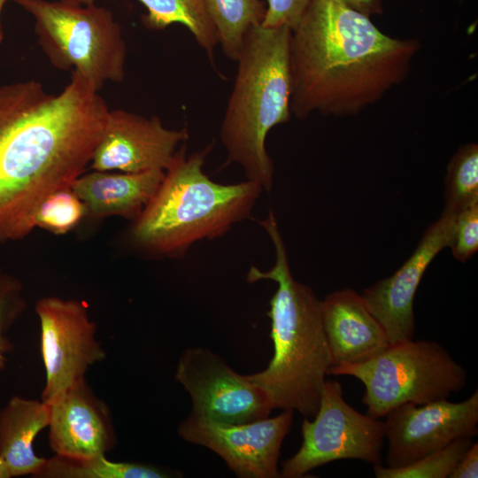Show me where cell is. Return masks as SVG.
<instances>
[{
  "instance_id": "1",
  "label": "cell",
  "mask_w": 478,
  "mask_h": 478,
  "mask_svg": "<svg viewBox=\"0 0 478 478\" xmlns=\"http://www.w3.org/2000/svg\"><path fill=\"white\" fill-rule=\"evenodd\" d=\"M109 112L74 71L57 95L34 80L0 85V242L29 234L41 204L83 173Z\"/></svg>"
},
{
  "instance_id": "2",
  "label": "cell",
  "mask_w": 478,
  "mask_h": 478,
  "mask_svg": "<svg viewBox=\"0 0 478 478\" xmlns=\"http://www.w3.org/2000/svg\"><path fill=\"white\" fill-rule=\"evenodd\" d=\"M419 49L339 2L311 0L291 30V114L361 112L405 81Z\"/></svg>"
},
{
  "instance_id": "3",
  "label": "cell",
  "mask_w": 478,
  "mask_h": 478,
  "mask_svg": "<svg viewBox=\"0 0 478 478\" xmlns=\"http://www.w3.org/2000/svg\"><path fill=\"white\" fill-rule=\"evenodd\" d=\"M258 223L272 241L275 262L266 272L251 266L246 280L249 283L262 280L277 283L266 313L271 320L274 351L264 370L247 376L266 392L274 409L313 418L332 366L321 300L309 286L293 277L274 212Z\"/></svg>"
},
{
  "instance_id": "4",
  "label": "cell",
  "mask_w": 478,
  "mask_h": 478,
  "mask_svg": "<svg viewBox=\"0 0 478 478\" xmlns=\"http://www.w3.org/2000/svg\"><path fill=\"white\" fill-rule=\"evenodd\" d=\"M212 145L189 156L183 143L158 189L133 220L130 238L144 252L181 258L202 240L224 235L248 219L264 190L245 180L220 184L204 173L203 166Z\"/></svg>"
},
{
  "instance_id": "5",
  "label": "cell",
  "mask_w": 478,
  "mask_h": 478,
  "mask_svg": "<svg viewBox=\"0 0 478 478\" xmlns=\"http://www.w3.org/2000/svg\"><path fill=\"white\" fill-rule=\"evenodd\" d=\"M288 27H251L236 62L237 71L220 127L227 164L239 165L247 180L270 192L274 161L266 148L269 131L290 120L291 78Z\"/></svg>"
},
{
  "instance_id": "6",
  "label": "cell",
  "mask_w": 478,
  "mask_h": 478,
  "mask_svg": "<svg viewBox=\"0 0 478 478\" xmlns=\"http://www.w3.org/2000/svg\"><path fill=\"white\" fill-rule=\"evenodd\" d=\"M329 374L358 379L366 389L361 401L374 419L404 404L448 399L467 383L464 366L439 343L425 339L389 343L363 362L330 366Z\"/></svg>"
},
{
  "instance_id": "7",
  "label": "cell",
  "mask_w": 478,
  "mask_h": 478,
  "mask_svg": "<svg viewBox=\"0 0 478 478\" xmlns=\"http://www.w3.org/2000/svg\"><path fill=\"white\" fill-rule=\"evenodd\" d=\"M12 1L34 17L39 44L56 68L78 73L97 91L107 81H123L127 45L110 10L95 4Z\"/></svg>"
},
{
  "instance_id": "8",
  "label": "cell",
  "mask_w": 478,
  "mask_h": 478,
  "mask_svg": "<svg viewBox=\"0 0 478 478\" xmlns=\"http://www.w3.org/2000/svg\"><path fill=\"white\" fill-rule=\"evenodd\" d=\"M302 423L299 450L281 463V477L300 478L325 464L357 459L382 464L385 440L383 420L363 414L344 399L343 388L335 380H326L318 411Z\"/></svg>"
},
{
  "instance_id": "9",
  "label": "cell",
  "mask_w": 478,
  "mask_h": 478,
  "mask_svg": "<svg viewBox=\"0 0 478 478\" xmlns=\"http://www.w3.org/2000/svg\"><path fill=\"white\" fill-rule=\"evenodd\" d=\"M174 378L189 394L190 414L197 417L243 424L267 418L274 409L264 389L206 348L186 349L177 363Z\"/></svg>"
},
{
  "instance_id": "10",
  "label": "cell",
  "mask_w": 478,
  "mask_h": 478,
  "mask_svg": "<svg viewBox=\"0 0 478 478\" xmlns=\"http://www.w3.org/2000/svg\"><path fill=\"white\" fill-rule=\"evenodd\" d=\"M35 312L46 373L42 399L49 404L83 382L89 367L104 360L106 352L82 302L47 297L37 302Z\"/></svg>"
},
{
  "instance_id": "11",
  "label": "cell",
  "mask_w": 478,
  "mask_h": 478,
  "mask_svg": "<svg viewBox=\"0 0 478 478\" xmlns=\"http://www.w3.org/2000/svg\"><path fill=\"white\" fill-rule=\"evenodd\" d=\"M294 412L243 424H227L189 414L178 427L185 441L218 454L240 478H278V460Z\"/></svg>"
},
{
  "instance_id": "12",
  "label": "cell",
  "mask_w": 478,
  "mask_h": 478,
  "mask_svg": "<svg viewBox=\"0 0 478 478\" xmlns=\"http://www.w3.org/2000/svg\"><path fill=\"white\" fill-rule=\"evenodd\" d=\"M386 464L399 467L478 433V390L462 402L404 404L385 416Z\"/></svg>"
},
{
  "instance_id": "13",
  "label": "cell",
  "mask_w": 478,
  "mask_h": 478,
  "mask_svg": "<svg viewBox=\"0 0 478 478\" xmlns=\"http://www.w3.org/2000/svg\"><path fill=\"white\" fill-rule=\"evenodd\" d=\"M188 139L187 128H167L158 116L147 118L121 109L110 110L90 167L131 173L166 171Z\"/></svg>"
},
{
  "instance_id": "14",
  "label": "cell",
  "mask_w": 478,
  "mask_h": 478,
  "mask_svg": "<svg viewBox=\"0 0 478 478\" xmlns=\"http://www.w3.org/2000/svg\"><path fill=\"white\" fill-rule=\"evenodd\" d=\"M456 213L444 208L424 232L415 251L391 276L364 289L362 297L370 312L385 331L389 343L414 337L413 301L428 266L453 235Z\"/></svg>"
},
{
  "instance_id": "15",
  "label": "cell",
  "mask_w": 478,
  "mask_h": 478,
  "mask_svg": "<svg viewBox=\"0 0 478 478\" xmlns=\"http://www.w3.org/2000/svg\"><path fill=\"white\" fill-rule=\"evenodd\" d=\"M49 405V443L55 455L88 459L105 455L115 446L109 409L85 380Z\"/></svg>"
},
{
  "instance_id": "16",
  "label": "cell",
  "mask_w": 478,
  "mask_h": 478,
  "mask_svg": "<svg viewBox=\"0 0 478 478\" xmlns=\"http://www.w3.org/2000/svg\"><path fill=\"white\" fill-rule=\"evenodd\" d=\"M321 314L332 366L363 362L389 343L362 295L352 289L326 296L321 300Z\"/></svg>"
},
{
  "instance_id": "17",
  "label": "cell",
  "mask_w": 478,
  "mask_h": 478,
  "mask_svg": "<svg viewBox=\"0 0 478 478\" xmlns=\"http://www.w3.org/2000/svg\"><path fill=\"white\" fill-rule=\"evenodd\" d=\"M165 176L161 169L142 173L96 171L80 175L71 189L81 200L86 215L93 218L121 216L135 220Z\"/></svg>"
},
{
  "instance_id": "18",
  "label": "cell",
  "mask_w": 478,
  "mask_h": 478,
  "mask_svg": "<svg viewBox=\"0 0 478 478\" xmlns=\"http://www.w3.org/2000/svg\"><path fill=\"white\" fill-rule=\"evenodd\" d=\"M50 422L49 404L15 396L0 412V457L12 476L31 474L43 467L47 459L34 451L36 436Z\"/></svg>"
},
{
  "instance_id": "19",
  "label": "cell",
  "mask_w": 478,
  "mask_h": 478,
  "mask_svg": "<svg viewBox=\"0 0 478 478\" xmlns=\"http://www.w3.org/2000/svg\"><path fill=\"white\" fill-rule=\"evenodd\" d=\"M147 10L143 25L162 30L173 24H181L192 34L197 43L212 60L218 44L215 27L208 14L204 0H138Z\"/></svg>"
},
{
  "instance_id": "20",
  "label": "cell",
  "mask_w": 478,
  "mask_h": 478,
  "mask_svg": "<svg viewBox=\"0 0 478 478\" xmlns=\"http://www.w3.org/2000/svg\"><path fill=\"white\" fill-rule=\"evenodd\" d=\"M223 54L235 61L248 30L262 24L266 4L261 0H204Z\"/></svg>"
},
{
  "instance_id": "21",
  "label": "cell",
  "mask_w": 478,
  "mask_h": 478,
  "mask_svg": "<svg viewBox=\"0 0 478 478\" xmlns=\"http://www.w3.org/2000/svg\"><path fill=\"white\" fill-rule=\"evenodd\" d=\"M166 471L153 466L113 462L105 455L73 459L55 455L46 460L38 478H165Z\"/></svg>"
},
{
  "instance_id": "22",
  "label": "cell",
  "mask_w": 478,
  "mask_h": 478,
  "mask_svg": "<svg viewBox=\"0 0 478 478\" xmlns=\"http://www.w3.org/2000/svg\"><path fill=\"white\" fill-rule=\"evenodd\" d=\"M445 184V208L454 213L478 201V145L459 148L450 160Z\"/></svg>"
},
{
  "instance_id": "23",
  "label": "cell",
  "mask_w": 478,
  "mask_h": 478,
  "mask_svg": "<svg viewBox=\"0 0 478 478\" xmlns=\"http://www.w3.org/2000/svg\"><path fill=\"white\" fill-rule=\"evenodd\" d=\"M472 443V438L461 437L404 466L374 465V473L376 478H450L459 460Z\"/></svg>"
},
{
  "instance_id": "24",
  "label": "cell",
  "mask_w": 478,
  "mask_h": 478,
  "mask_svg": "<svg viewBox=\"0 0 478 478\" xmlns=\"http://www.w3.org/2000/svg\"><path fill=\"white\" fill-rule=\"evenodd\" d=\"M85 215L83 203L69 188L52 193L41 204L35 223V227L61 235L73 229Z\"/></svg>"
},
{
  "instance_id": "25",
  "label": "cell",
  "mask_w": 478,
  "mask_h": 478,
  "mask_svg": "<svg viewBox=\"0 0 478 478\" xmlns=\"http://www.w3.org/2000/svg\"><path fill=\"white\" fill-rule=\"evenodd\" d=\"M453 257L466 262L478 250V201L456 214L454 231L449 246Z\"/></svg>"
},
{
  "instance_id": "26",
  "label": "cell",
  "mask_w": 478,
  "mask_h": 478,
  "mask_svg": "<svg viewBox=\"0 0 478 478\" xmlns=\"http://www.w3.org/2000/svg\"><path fill=\"white\" fill-rule=\"evenodd\" d=\"M311 0H266V12L262 22L266 27H288L291 30L301 19Z\"/></svg>"
},
{
  "instance_id": "27",
  "label": "cell",
  "mask_w": 478,
  "mask_h": 478,
  "mask_svg": "<svg viewBox=\"0 0 478 478\" xmlns=\"http://www.w3.org/2000/svg\"><path fill=\"white\" fill-rule=\"evenodd\" d=\"M20 290L17 281L0 275V335H4L25 308Z\"/></svg>"
},
{
  "instance_id": "28",
  "label": "cell",
  "mask_w": 478,
  "mask_h": 478,
  "mask_svg": "<svg viewBox=\"0 0 478 478\" xmlns=\"http://www.w3.org/2000/svg\"><path fill=\"white\" fill-rule=\"evenodd\" d=\"M478 477V443L473 442L459 460L450 478Z\"/></svg>"
},
{
  "instance_id": "29",
  "label": "cell",
  "mask_w": 478,
  "mask_h": 478,
  "mask_svg": "<svg viewBox=\"0 0 478 478\" xmlns=\"http://www.w3.org/2000/svg\"><path fill=\"white\" fill-rule=\"evenodd\" d=\"M358 12L370 17L382 12L381 0H335Z\"/></svg>"
},
{
  "instance_id": "30",
  "label": "cell",
  "mask_w": 478,
  "mask_h": 478,
  "mask_svg": "<svg viewBox=\"0 0 478 478\" xmlns=\"http://www.w3.org/2000/svg\"><path fill=\"white\" fill-rule=\"evenodd\" d=\"M12 344L11 341L0 335V370L4 369L7 361V354L12 351Z\"/></svg>"
},
{
  "instance_id": "31",
  "label": "cell",
  "mask_w": 478,
  "mask_h": 478,
  "mask_svg": "<svg viewBox=\"0 0 478 478\" xmlns=\"http://www.w3.org/2000/svg\"><path fill=\"white\" fill-rule=\"evenodd\" d=\"M12 477L10 471L4 463V461L0 457V478H10Z\"/></svg>"
},
{
  "instance_id": "32",
  "label": "cell",
  "mask_w": 478,
  "mask_h": 478,
  "mask_svg": "<svg viewBox=\"0 0 478 478\" xmlns=\"http://www.w3.org/2000/svg\"><path fill=\"white\" fill-rule=\"evenodd\" d=\"M59 1L73 4H79V5H90V4H94L96 0H59Z\"/></svg>"
},
{
  "instance_id": "33",
  "label": "cell",
  "mask_w": 478,
  "mask_h": 478,
  "mask_svg": "<svg viewBox=\"0 0 478 478\" xmlns=\"http://www.w3.org/2000/svg\"><path fill=\"white\" fill-rule=\"evenodd\" d=\"M7 1L8 0H0V44L3 42L4 38V29H3L2 22H1V13L3 11V7Z\"/></svg>"
}]
</instances>
